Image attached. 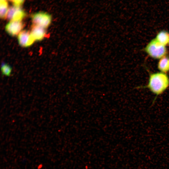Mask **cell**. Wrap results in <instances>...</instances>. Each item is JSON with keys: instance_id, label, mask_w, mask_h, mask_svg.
Returning <instances> with one entry per match:
<instances>
[{"instance_id": "obj_1", "label": "cell", "mask_w": 169, "mask_h": 169, "mask_svg": "<svg viewBox=\"0 0 169 169\" xmlns=\"http://www.w3.org/2000/svg\"><path fill=\"white\" fill-rule=\"evenodd\" d=\"M169 87V77L166 73L160 72L150 73L147 84L137 88H148L156 95V98L157 96L163 94Z\"/></svg>"}, {"instance_id": "obj_2", "label": "cell", "mask_w": 169, "mask_h": 169, "mask_svg": "<svg viewBox=\"0 0 169 169\" xmlns=\"http://www.w3.org/2000/svg\"><path fill=\"white\" fill-rule=\"evenodd\" d=\"M144 50L148 55L155 59H160L166 56L167 54V50L166 46L161 44L155 38L150 41Z\"/></svg>"}, {"instance_id": "obj_3", "label": "cell", "mask_w": 169, "mask_h": 169, "mask_svg": "<svg viewBox=\"0 0 169 169\" xmlns=\"http://www.w3.org/2000/svg\"><path fill=\"white\" fill-rule=\"evenodd\" d=\"M33 24L46 28L50 25L52 21L50 15L44 12H38L31 16Z\"/></svg>"}, {"instance_id": "obj_4", "label": "cell", "mask_w": 169, "mask_h": 169, "mask_svg": "<svg viewBox=\"0 0 169 169\" xmlns=\"http://www.w3.org/2000/svg\"><path fill=\"white\" fill-rule=\"evenodd\" d=\"M26 16V13L20 6L13 5L9 8L7 18L10 21H22Z\"/></svg>"}, {"instance_id": "obj_5", "label": "cell", "mask_w": 169, "mask_h": 169, "mask_svg": "<svg viewBox=\"0 0 169 169\" xmlns=\"http://www.w3.org/2000/svg\"><path fill=\"white\" fill-rule=\"evenodd\" d=\"M24 26L22 21H10L6 25L5 30L12 36H15L22 30Z\"/></svg>"}, {"instance_id": "obj_6", "label": "cell", "mask_w": 169, "mask_h": 169, "mask_svg": "<svg viewBox=\"0 0 169 169\" xmlns=\"http://www.w3.org/2000/svg\"><path fill=\"white\" fill-rule=\"evenodd\" d=\"M18 40L19 45L23 47L30 46L35 41L30 32L26 30H22L19 33L18 35Z\"/></svg>"}, {"instance_id": "obj_7", "label": "cell", "mask_w": 169, "mask_h": 169, "mask_svg": "<svg viewBox=\"0 0 169 169\" xmlns=\"http://www.w3.org/2000/svg\"><path fill=\"white\" fill-rule=\"evenodd\" d=\"M30 32L35 41L42 40L45 38L47 34L46 28L34 24L32 26Z\"/></svg>"}, {"instance_id": "obj_8", "label": "cell", "mask_w": 169, "mask_h": 169, "mask_svg": "<svg viewBox=\"0 0 169 169\" xmlns=\"http://www.w3.org/2000/svg\"><path fill=\"white\" fill-rule=\"evenodd\" d=\"M157 68L161 72L166 73L169 72V57L165 56L159 59Z\"/></svg>"}, {"instance_id": "obj_9", "label": "cell", "mask_w": 169, "mask_h": 169, "mask_svg": "<svg viewBox=\"0 0 169 169\" xmlns=\"http://www.w3.org/2000/svg\"><path fill=\"white\" fill-rule=\"evenodd\" d=\"M155 38L161 44L166 46L169 42V32L166 30L161 31L157 33Z\"/></svg>"}, {"instance_id": "obj_10", "label": "cell", "mask_w": 169, "mask_h": 169, "mask_svg": "<svg viewBox=\"0 0 169 169\" xmlns=\"http://www.w3.org/2000/svg\"><path fill=\"white\" fill-rule=\"evenodd\" d=\"M7 1H1L0 4V17L1 18H7V15L9 8Z\"/></svg>"}, {"instance_id": "obj_11", "label": "cell", "mask_w": 169, "mask_h": 169, "mask_svg": "<svg viewBox=\"0 0 169 169\" xmlns=\"http://www.w3.org/2000/svg\"><path fill=\"white\" fill-rule=\"evenodd\" d=\"M1 70L3 75L9 76L11 73L12 68L8 64L3 63L2 64Z\"/></svg>"}, {"instance_id": "obj_12", "label": "cell", "mask_w": 169, "mask_h": 169, "mask_svg": "<svg viewBox=\"0 0 169 169\" xmlns=\"http://www.w3.org/2000/svg\"><path fill=\"white\" fill-rule=\"evenodd\" d=\"M14 5L20 6L23 3L24 0H9Z\"/></svg>"}, {"instance_id": "obj_13", "label": "cell", "mask_w": 169, "mask_h": 169, "mask_svg": "<svg viewBox=\"0 0 169 169\" xmlns=\"http://www.w3.org/2000/svg\"><path fill=\"white\" fill-rule=\"evenodd\" d=\"M7 0H0L1 1H7Z\"/></svg>"}, {"instance_id": "obj_14", "label": "cell", "mask_w": 169, "mask_h": 169, "mask_svg": "<svg viewBox=\"0 0 169 169\" xmlns=\"http://www.w3.org/2000/svg\"><path fill=\"white\" fill-rule=\"evenodd\" d=\"M168 45H169V43H168Z\"/></svg>"}]
</instances>
